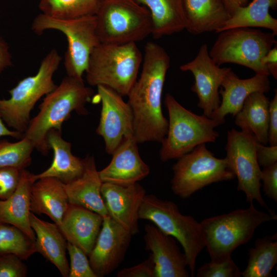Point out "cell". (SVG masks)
Segmentation results:
<instances>
[{"label":"cell","instance_id":"29","mask_svg":"<svg viewBox=\"0 0 277 277\" xmlns=\"http://www.w3.org/2000/svg\"><path fill=\"white\" fill-rule=\"evenodd\" d=\"M276 6L277 0H253L248 5L238 7L217 33L234 28L261 27L271 30L276 35L277 19L269 12Z\"/></svg>","mask_w":277,"mask_h":277},{"label":"cell","instance_id":"40","mask_svg":"<svg viewBox=\"0 0 277 277\" xmlns=\"http://www.w3.org/2000/svg\"><path fill=\"white\" fill-rule=\"evenodd\" d=\"M255 150L260 166L264 167L277 162V145L267 146L258 141L255 144Z\"/></svg>","mask_w":277,"mask_h":277},{"label":"cell","instance_id":"21","mask_svg":"<svg viewBox=\"0 0 277 277\" xmlns=\"http://www.w3.org/2000/svg\"><path fill=\"white\" fill-rule=\"evenodd\" d=\"M84 170L81 176L63 184L69 204L83 207L103 217L108 215L101 193L102 182L94 158L87 155L84 159Z\"/></svg>","mask_w":277,"mask_h":277},{"label":"cell","instance_id":"45","mask_svg":"<svg viewBox=\"0 0 277 277\" xmlns=\"http://www.w3.org/2000/svg\"><path fill=\"white\" fill-rule=\"evenodd\" d=\"M229 8L231 15L238 7L245 6L248 0H225Z\"/></svg>","mask_w":277,"mask_h":277},{"label":"cell","instance_id":"9","mask_svg":"<svg viewBox=\"0 0 277 277\" xmlns=\"http://www.w3.org/2000/svg\"><path fill=\"white\" fill-rule=\"evenodd\" d=\"M219 33L209 51L216 65L233 63L246 67L255 73L270 75L261 60L276 44L274 33L249 27L229 29Z\"/></svg>","mask_w":277,"mask_h":277},{"label":"cell","instance_id":"4","mask_svg":"<svg viewBox=\"0 0 277 277\" xmlns=\"http://www.w3.org/2000/svg\"><path fill=\"white\" fill-rule=\"evenodd\" d=\"M143 57L135 43H100L90 55L85 71L87 82L127 96L137 79Z\"/></svg>","mask_w":277,"mask_h":277},{"label":"cell","instance_id":"8","mask_svg":"<svg viewBox=\"0 0 277 277\" xmlns=\"http://www.w3.org/2000/svg\"><path fill=\"white\" fill-rule=\"evenodd\" d=\"M138 218L151 222L162 231L177 240L186 256L190 275L193 276L197 256L205 247L200 222L191 216L183 214L173 202L146 194Z\"/></svg>","mask_w":277,"mask_h":277},{"label":"cell","instance_id":"6","mask_svg":"<svg viewBox=\"0 0 277 277\" xmlns=\"http://www.w3.org/2000/svg\"><path fill=\"white\" fill-rule=\"evenodd\" d=\"M61 60L57 51L51 50L42 60L35 75L24 78L10 90L9 98L0 100V116L9 127L25 133L34 105L56 87L53 76Z\"/></svg>","mask_w":277,"mask_h":277},{"label":"cell","instance_id":"33","mask_svg":"<svg viewBox=\"0 0 277 277\" xmlns=\"http://www.w3.org/2000/svg\"><path fill=\"white\" fill-rule=\"evenodd\" d=\"M34 149L31 142L25 137L16 142L0 141V168L14 167L25 169L31 163Z\"/></svg>","mask_w":277,"mask_h":277},{"label":"cell","instance_id":"37","mask_svg":"<svg viewBox=\"0 0 277 277\" xmlns=\"http://www.w3.org/2000/svg\"><path fill=\"white\" fill-rule=\"evenodd\" d=\"M22 259L14 254L0 256V277H25L27 268Z\"/></svg>","mask_w":277,"mask_h":277},{"label":"cell","instance_id":"18","mask_svg":"<svg viewBox=\"0 0 277 277\" xmlns=\"http://www.w3.org/2000/svg\"><path fill=\"white\" fill-rule=\"evenodd\" d=\"M134 136L126 140L112 154L110 163L98 171L103 183L127 186L147 177L149 166L141 158Z\"/></svg>","mask_w":277,"mask_h":277},{"label":"cell","instance_id":"34","mask_svg":"<svg viewBox=\"0 0 277 277\" xmlns=\"http://www.w3.org/2000/svg\"><path fill=\"white\" fill-rule=\"evenodd\" d=\"M67 250L70 258L68 277H97L90 266L87 255L82 249L67 242Z\"/></svg>","mask_w":277,"mask_h":277},{"label":"cell","instance_id":"14","mask_svg":"<svg viewBox=\"0 0 277 277\" xmlns=\"http://www.w3.org/2000/svg\"><path fill=\"white\" fill-rule=\"evenodd\" d=\"M183 71H189L194 77L191 89L198 98L197 106L203 115L211 117L221 103L219 88L225 76L231 69L221 68L210 56L207 45L203 44L195 58L180 67Z\"/></svg>","mask_w":277,"mask_h":277},{"label":"cell","instance_id":"23","mask_svg":"<svg viewBox=\"0 0 277 277\" xmlns=\"http://www.w3.org/2000/svg\"><path fill=\"white\" fill-rule=\"evenodd\" d=\"M69 203L63 183L52 177H45L35 181L30 193V211L48 215L58 226Z\"/></svg>","mask_w":277,"mask_h":277},{"label":"cell","instance_id":"32","mask_svg":"<svg viewBox=\"0 0 277 277\" xmlns=\"http://www.w3.org/2000/svg\"><path fill=\"white\" fill-rule=\"evenodd\" d=\"M35 252V240L17 227L0 222V256L14 254L27 260Z\"/></svg>","mask_w":277,"mask_h":277},{"label":"cell","instance_id":"42","mask_svg":"<svg viewBox=\"0 0 277 277\" xmlns=\"http://www.w3.org/2000/svg\"><path fill=\"white\" fill-rule=\"evenodd\" d=\"M261 63L265 66L270 75L276 80L277 78V44H276L262 57Z\"/></svg>","mask_w":277,"mask_h":277},{"label":"cell","instance_id":"16","mask_svg":"<svg viewBox=\"0 0 277 277\" xmlns=\"http://www.w3.org/2000/svg\"><path fill=\"white\" fill-rule=\"evenodd\" d=\"M101 193L108 215L132 235L139 232L138 211L146 191L138 183L127 186L103 183Z\"/></svg>","mask_w":277,"mask_h":277},{"label":"cell","instance_id":"24","mask_svg":"<svg viewBox=\"0 0 277 277\" xmlns=\"http://www.w3.org/2000/svg\"><path fill=\"white\" fill-rule=\"evenodd\" d=\"M31 227L36 236V252L52 263L63 277H68L69 265L66 257L67 241L55 223L38 218L31 212L29 215Z\"/></svg>","mask_w":277,"mask_h":277},{"label":"cell","instance_id":"3","mask_svg":"<svg viewBox=\"0 0 277 277\" xmlns=\"http://www.w3.org/2000/svg\"><path fill=\"white\" fill-rule=\"evenodd\" d=\"M245 209L204 219L200 222L211 261L221 262L231 257L238 247L247 243L261 224L277 219L271 210L256 209L253 203Z\"/></svg>","mask_w":277,"mask_h":277},{"label":"cell","instance_id":"10","mask_svg":"<svg viewBox=\"0 0 277 277\" xmlns=\"http://www.w3.org/2000/svg\"><path fill=\"white\" fill-rule=\"evenodd\" d=\"M31 29L38 34L50 29L64 34L68 41L64 57L67 75L83 78L90 55L100 43L96 31L95 15L61 19L42 13L34 19Z\"/></svg>","mask_w":277,"mask_h":277},{"label":"cell","instance_id":"2","mask_svg":"<svg viewBox=\"0 0 277 277\" xmlns=\"http://www.w3.org/2000/svg\"><path fill=\"white\" fill-rule=\"evenodd\" d=\"M83 78L67 75L58 85L45 96L38 113L30 120L23 137L29 139L34 149L47 155L50 148L47 141L52 130L61 131L63 123L73 111L80 115L88 114L85 106L93 94Z\"/></svg>","mask_w":277,"mask_h":277},{"label":"cell","instance_id":"35","mask_svg":"<svg viewBox=\"0 0 277 277\" xmlns=\"http://www.w3.org/2000/svg\"><path fill=\"white\" fill-rule=\"evenodd\" d=\"M197 277H240L242 271L231 257L221 262L210 261L197 270Z\"/></svg>","mask_w":277,"mask_h":277},{"label":"cell","instance_id":"15","mask_svg":"<svg viewBox=\"0 0 277 277\" xmlns=\"http://www.w3.org/2000/svg\"><path fill=\"white\" fill-rule=\"evenodd\" d=\"M132 234L108 215L102 225L89 255L90 266L97 277L106 276L116 269L124 259Z\"/></svg>","mask_w":277,"mask_h":277},{"label":"cell","instance_id":"5","mask_svg":"<svg viewBox=\"0 0 277 277\" xmlns=\"http://www.w3.org/2000/svg\"><path fill=\"white\" fill-rule=\"evenodd\" d=\"M165 104L169 120L166 135L161 143L160 158L162 162L177 159L197 146L215 142L219 137L215 130L221 125L219 121L192 112L169 93L166 94Z\"/></svg>","mask_w":277,"mask_h":277},{"label":"cell","instance_id":"38","mask_svg":"<svg viewBox=\"0 0 277 277\" xmlns=\"http://www.w3.org/2000/svg\"><path fill=\"white\" fill-rule=\"evenodd\" d=\"M117 277H155V264L151 253L136 265L124 268L116 273Z\"/></svg>","mask_w":277,"mask_h":277},{"label":"cell","instance_id":"36","mask_svg":"<svg viewBox=\"0 0 277 277\" xmlns=\"http://www.w3.org/2000/svg\"><path fill=\"white\" fill-rule=\"evenodd\" d=\"M23 169L14 167L0 168V199L9 198L17 188Z\"/></svg>","mask_w":277,"mask_h":277},{"label":"cell","instance_id":"7","mask_svg":"<svg viewBox=\"0 0 277 277\" xmlns=\"http://www.w3.org/2000/svg\"><path fill=\"white\" fill-rule=\"evenodd\" d=\"M94 15L100 43H136L152 33L150 12L136 0H99Z\"/></svg>","mask_w":277,"mask_h":277},{"label":"cell","instance_id":"25","mask_svg":"<svg viewBox=\"0 0 277 277\" xmlns=\"http://www.w3.org/2000/svg\"><path fill=\"white\" fill-rule=\"evenodd\" d=\"M47 141L53 152L51 165L45 171L33 175L35 181L45 177H52L67 184L77 179L83 174L85 163L71 152V144L62 136L61 131L52 130L49 132Z\"/></svg>","mask_w":277,"mask_h":277},{"label":"cell","instance_id":"39","mask_svg":"<svg viewBox=\"0 0 277 277\" xmlns=\"http://www.w3.org/2000/svg\"><path fill=\"white\" fill-rule=\"evenodd\" d=\"M263 191L268 197L277 202V162L261 170Z\"/></svg>","mask_w":277,"mask_h":277},{"label":"cell","instance_id":"17","mask_svg":"<svg viewBox=\"0 0 277 277\" xmlns=\"http://www.w3.org/2000/svg\"><path fill=\"white\" fill-rule=\"evenodd\" d=\"M145 247L151 252L155 264V277H188L186 256L181 251L175 239L153 224L145 225Z\"/></svg>","mask_w":277,"mask_h":277},{"label":"cell","instance_id":"11","mask_svg":"<svg viewBox=\"0 0 277 277\" xmlns=\"http://www.w3.org/2000/svg\"><path fill=\"white\" fill-rule=\"evenodd\" d=\"M172 169L173 175L171 180V190L182 199L190 197L195 192L212 183L235 177L226 158L216 157L205 144L197 146L177 159Z\"/></svg>","mask_w":277,"mask_h":277},{"label":"cell","instance_id":"26","mask_svg":"<svg viewBox=\"0 0 277 277\" xmlns=\"http://www.w3.org/2000/svg\"><path fill=\"white\" fill-rule=\"evenodd\" d=\"M33 174L23 169L20 181L14 192L7 199L0 200V222L13 225L35 240L30 223L31 189Z\"/></svg>","mask_w":277,"mask_h":277},{"label":"cell","instance_id":"19","mask_svg":"<svg viewBox=\"0 0 277 277\" xmlns=\"http://www.w3.org/2000/svg\"><path fill=\"white\" fill-rule=\"evenodd\" d=\"M269 75L255 73L249 78L241 79L231 70L225 76L219 90L222 101L219 107L210 118L221 124L225 122V116H233L240 111L247 97L255 92L266 93L270 89Z\"/></svg>","mask_w":277,"mask_h":277},{"label":"cell","instance_id":"22","mask_svg":"<svg viewBox=\"0 0 277 277\" xmlns=\"http://www.w3.org/2000/svg\"><path fill=\"white\" fill-rule=\"evenodd\" d=\"M185 28L199 34L217 33L231 16L225 0H183Z\"/></svg>","mask_w":277,"mask_h":277},{"label":"cell","instance_id":"41","mask_svg":"<svg viewBox=\"0 0 277 277\" xmlns=\"http://www.w3.org/2000/svg\"><path fill=\"white\" fill-rule=\"evenodd\" d=\"M268 143L270 146L277 145V90L269 107Z\"/></svg>","mask_w":277,"mask_h":277},{"label":"cell","instance_id":"20","mask_svg":"<svg viewBox=\"0 0 277 277\" xmlns=\"http://www.w3.org/2000/svg\"><path fill=\"white\" fill-rule=\"evenodd\" d=\"M103 217L83 207L69 204L58 226L67 242L89 256L101 230Z\"/></svg>","mask_w":277,"mask_h":277},{"label":"cell","instance_id":"28","mask_svg":"<svg viewBox=\"0 0 277 277\" xmlns=\"http://www.w3.org/2000/svg\"><path fill=\"white\" fill-rule=\"evenodd\" d=\"M150 12L154 38L182 31L185 28L183 0H136Z\"/></svg>","mask_w":277,"mask_h":277},{"label":"cell","instance_id":"27","mask_svg":"<svg viewBox=\"0 0 277 277\" xmlns=\"http://www.w3.org/2000/svg\"><path fill=\"white\" fill-rule=\"evenodd\" d=\"M270 101L265 93L255 92L245 101L235 115V123L242 130L252 133L260 143H268Z\"/></svg>","mask_w":277,"mask_h":277},{"label":"cell","instance_id":"44","mask_svg":"<svg viewBox=\"0 0 277 277\" xmlns=\"http://www.w3.org/2000/svg\"><path fill=\"white\" fill-rule=\"evenodd\" d=\"M23 134L14 130H10L5 125L0 116V137L4 136H11L16 138H21Z\"/></svg>","mask_w":277,"mask_h":277},{"label":"cell","instance_id":"30","mask_svg":"<svg viewBox=\"0 0 277 277\" xmlns=\"http://www.w3.org/2000/svg\"><path fill=\"white\" fill-rule=\"evenodd\" d=\"M248 264L243 277H271L277 263V234L258 238L248 250Z\"/></svg>","mask_w":277,"mask_h":277},{"label":"cell","instance_id":"13","mask_svg":"<svg viewBox=\"0 0 277 277\" xmlns=\"http://www.w3.org/2000/svg\"><path fill=\"white\" fill-rule=\"evenodd\" d=\"M97 88L102 108L96 132L103 137L106 152L112 155L126 140L134 136L133 113L123 96L105 86Z\"/></svg>","mask_w":277,"mask_h":277},{"label":"cell","instance_id":"12","mask_svg":"<svg viewBox=\"0 0 277 277\" xmlns=\"http://www.w3.org/2000/svg\"><path fill=\"white\" fill-rule=\"evenodd\" d=\"M258 141L251 132L232 129L227 132L225 158L228 167L237 177V190L245 193L246 201L251 203L255 201L270 211L260 191L262 170L256 155Z\"/></svg>","mask_w":277,"mask_h":277},{"label":"cell","instance_id":"1","mask_svg":"<svg viewBox=\"0 0 277 277\" xmlns=\"http://www.w3.org/2000/svg\"><path fill=\"white\" fill-rule=\"evenodd\" d=\"M142 64L140 76L127 95L133 116V135L138 144L161 143L168 126L162 111V97L170 59L162 47L148 42Z\"/></svg>","mask_w":277,"mask_h":277},{"label":"cell","instance_id":"31","mask_svg":"<svg viewBox=\"0 0 277 277\" xmlns=\"http://www.w3.org/2000/svg\"><path fill=\"white\" fill-rule=\"evenodd\" d=\"M99 0H40L42 13L52 17L71 19L94 15Z\"/></svg>","mask_w":277,"mask_h":277},{"label":"cell","instance_id":"43","mask_svg":"<svg viewBox=\"0 0 277 277\" xmlns=\"http://www.w3.org/2000/svg\"><path fill=\"white\" fill-rule=\"evenodd\" d=\"M12 58L9 46L0 37V73L6 68L12 65Z\"/></svg>","mask_w":277,"mask_h":277}]
</instances>
